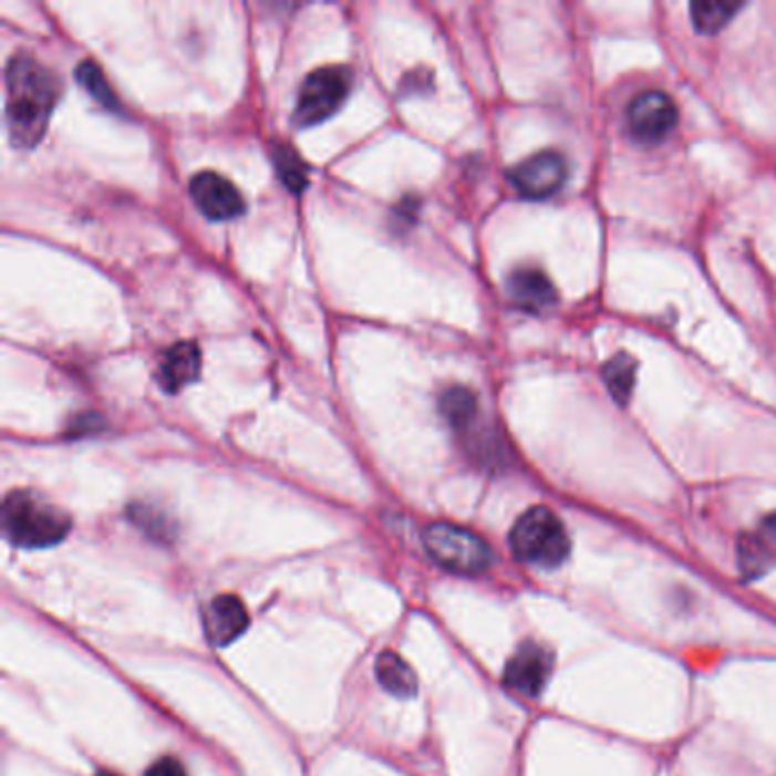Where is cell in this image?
<instances>
[{"mask_svg": "<svg viewBox=\"0 0 776 776\" xmlns=\"http://www.w3.org/2000/svg\"><path fill=\"white\" fill-rule=\"evenodd\" d=\"M6 118L17 148L42 142L60 96V83L51 69L28 53H17L6 73Z\"/></svg>", "mask_w": 776, "mask_h": 776, "instance_id": "obj_1", "label": "cell"}, {"mask_svg": "<svg viewBox=\"0 0 776 776\" xmlns=\"http://www.w3.org/2000/svg\"><path fill=\"white\" fill-rule=\"evenodd\" d=\"M3 530L17 547L42 549L69 536L71 517L30 489H12L3 501Z\"/></svg>", "mask_w": 776, "mask_h": 776, "instance_id": "obj_2", "label": "cell"}, {"mask_svg": "<svg viewBox=\"0 0 776 776\" xmlns=\"http://www.w3.org/2000/svg\"><path fill=\"white\" fill-rule=\"evenodd\" d=\"M513 553L530 565L558 567L571 551L565 524L545 506L528 508L510 530Z\"/></svg>", "mask_w": 776, "mask_h": 776, "instance_id": "obj_3", "label": "cell"}, {"mask_svg": "<svg viewBox=\"0 0 776 776\" xmlns=\"http://www.w3.org/2000/svg\"><path fill=\"white\" fill-rule=\"evenodd\" d=\"M426 551L442 567L458 575H480L495 560L489 545L472 530L454 524H431L424 534Z\"/></svg>", "mask_w": 776, "mask_h": 776, "instance_id": "obj_4", "label": "cell"}, {"mask_svg": "<svg viewBox=\"0 0 776 776\" xmlns=\"http://www.w3.org/2000/svg\"><path fill=\"white\" fill-rule=\"evenodd\" d=\"M351 92V71L346 66L314 69L301 85L294 124L310 128L333 116Z\"/></svg>", "mask_w": 776, "mask_h": 776, "instance_id": "obj_5", "label": "cell"}, {"mask_svg": "<svg viewBox=\"0 0 776 776\" xmlns=\"http://www.w3.org/2000/svg\"><path fill=\"white\" fill-rule=\"evenodd\" d=\"M567 180V159L556 151L526 157L510 172V183L524 198L542 200L553 196Z\"/></svg>", "mask_w": 776, "mask_h": 776, "instance_id": "obj_6", "label": "cell"}, {"mask_svg": "<svg viewBox=\"0 0 776 776\" xmlns=\"http://www.w3.org/2000/svg\"><path fill=\"white\" fill-rule=\"evenodd\" d=\"M551 670L553 653L538 642H524L506 663L504 683L521 697H538L551 676Z\"/></svg>", "mask_w": 776, "mask_h": 776, "instance_id": "obj_7", "label": "cell"}, {"mask_svg": "<svg viewBox=\"0 0 776 776\" xmlns=\"http://www.w3.org/2000/svg\"><path fill=\"white\" fill-rule=\"evenodd\" d=\"M679 121V107L665 92H644L629 105V126L635 139L644 144L661 142Z\"/></svg>", "mask_w": 776, "mask_h": 776, "instance_id": "obj_8", "label": "cell"}, {"mask_svg": "<svg viewBox=\"0 0 776 776\" xmlns=\"http://www.w3.org/2000/svg\"><path fill=\"white\" fill-rule=\"evenodd\" d=\"M189 194L196 208L213 221H230L244 215L241 192L217 172H200L189 183Z\"/></svg>", "mask_w": 776, "mask_h": 776, "instance_id": "obj_9", "label": "cell"}, {"mask_svg": "<svg viewBox=\"0 0 776 776\" xmlns=\"http://www.w3.org/2000/svg\"><path fill=\"white\" fill-rule=\"evenodd\" d=\"M203 627L215 646H228L247 631L249 610L237 594H219L203 610Z\"/></svg>", "mask_w": 776, "mask_h": 776, "instance_id": "obj_10", "label": "cell"}, {"mask_svg": "<svg viewBox=\"0 0 776 776\" xmlns=\"http://www.w3.org/2000/svg\"><path fill=\"white\" fill-rule=\"evenodd\" d=\"M508 297L526 312H542L556 303V288L538 269H517L506 282Z\"/></svg>", "mask_w": 776, "mask_h": 776, "instance_id": "obj_11", "label": "cell"}, {"mask_svg": "<svg viewBox=\"0 0 776 776\" xmlns=\"http://www.w3.org/2000/svg\"><path fill=\"white\" fill-rule=\"evenodd\" d=\"M200 374V349L194 342L174 344L157 366L159 385L167 392H178L192 385Z\"/></svg>", "mask_w": 776, "mask_h": 776, "instance_id": "obj_12", "label": "cell"}, {"mask_svg": "<svg viewBox=\"0 0 776 776\" xmlns=\"http://www.w3.org/2000/svg\"><path fill=\"white\" fill-rule=\"evenodd\" d=\"M376 679L390 694H394V697H401V700L415 697L417 690H420V681H417L415 670L394 651H383L381 656L376 659Z\"/></svg>", "mask_w": 776, "mask_h": 776, "instance_id": "obj_13", "label": "cell"}, {"mask_svg": "<svg viewBox=\"0 0 776 776\" xmlns=\"http://www.w3.org/2000/svg\"><path fill=\"white\" fill-rule=\"evenodd\" d=\"M439 411L456 431H465L478 415V401L467 387H448L439 396Z\"/></svg>", "mask_w": 776, "mask_h": 776, "instance_id": "obj_14", "label": "cell"}, {"mask_svg": "<svg viewBox=\"0 0 776 776\" xmlns=\"http://www.w3.org/2000/svg\"><path fill=\"white\" fill-rule=\"evenodd\" d=\"M635 374H638V362L629 353L612 355L603 364V381L608 385V392L615 396L618 403H627L631 399Z\"/></svg>", "mask_w": 776, "mask_h": 776, "instance_id": "obj_15", "label": "cell"}, {"mask_svg": "<svg viewBox=\"0 0 776 776\" xmlns=\"http://www.w3.org/2000/svg\"><path fill=\"white\" fill-rule=\"evenodd\" d=\"M75 77H77V83L87 90V94H90L94 101H99L103 107H107V110H112V112H116V110L121 107V103H118L114 90H112L110 83H107V77H105L103 69H101L94 60H83V62H80L77 69H75Z\"/></svg>", "mask_w": 776, "mask_h": 776, "instance_id": "obj_16", "label": "cell"}, {"mask_svg": "<svg viewBox=\"0 0 776 776\" xmlns=\"http://www.w3.org/2000/svg\"><path fill=\"white\" fill-rule=\"evenodd\" d=\"M741 8H743L741 3H724V0H720V3H692L690 14H692L694 28L700 32L713 34L722 30Z\"/></svg>", "mask_w": 776, "mask_h": 776, "instance_id": "obj_17", "label": "cell"}, {"mask_svg": "<svg viewBox=\"0 0 776 776\" xmlns=\"http://www.w3.org/2000/svg\"><path fill=\"white\" fill-rule=\"evenodd\" d=\"M273 157H276V165H278V172H280V178L284 180V185L294 192H301L308 185V169L303 165V159L288 146H278L273 151Z\"/></svg>", "mask_w": 776, "mask_h": 776, "instance_id": "obj_18", "label": "cell"}, {"mask_svg": "<svg viewBox=\"0 0 776 776\" xmlns=\"http://www.w3.org/2000/svg\"><path fill=\"white\" fill-rule=\"evenodd\" d=\"M131 517L144 530V534H148L153 538H159V540H169L172 538L167 517H162L153 508H148V506H133L131 508Z\"/></svg>", "mask_w": 776, "mask_h": 776, "instance_id": "obj_19", "label": "cell"}, {"mask_svg": "<svg viewBox=\"0 0 776 776\" xmlns=\"http://www.w3.org/2000/svg\"><path fill=\"white\" fill-rule=\"evenodd\" d=\"M769 558H767V551L763 549V545L758 540L754 542H743L741 545V569L745 571V575L749 577H758L761 571H765Z\"/></svg>", "mask_w": 776, "mask_h": 776, "instance_id": "obj_20", "label": "cell"}, {"mask_svg": "<svg viewBox=\"0 0 776 776\" xmlns=\"http://www.w3.org/2000/svg\"><path fill=\"white\" fill-rule=\"evenodd\" d=\"M146 776H187V772H185V767H183L176 758L165 756V758L155 761V763L148 767Z\"/></svg>", "mask_w": 776, "mask_h": 776, "instance_id": "obj_21", "label": "cell"}, {"mask_svg": "<svg viewBox=\"0 0 776 776\" xmlns=\"http://www.w3.org/2000/svg\"><path fill=\"white\" fill-rule=\"evenodd\" d=\"M763 536L769 545L776 547V510L763 519Z\"/></svg>", "mask_w": 776, "mask_h": 776, "instance_id": "obj_22", "label": "cell"}, {"mask_svg": "<svg viewBox=\"0 0 776 776\" xmlns=\"http://www.w3.org/2000/svg\"><path fill=\"white\" fill-rule=\"evenodd\" d=\"M99 776H118V774H114V772H101Z\"/></svg>", "mask_w": 776, "mask_h": 776, "instance_id": "obj_23", "label": "cell"}]
</instances>
